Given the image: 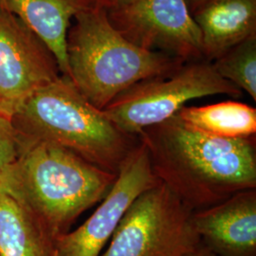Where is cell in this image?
Wrapping results in <instances>:
<instances>
[{
	"mask_svg": "<svg viewBox=\"0 0 256 256\" xmlns=\"http://www.w3.org/2000/svg\"><path fill=\"white\" fill-rule=\"evenodd\" d=\"M138 136L146 147L156 178L192 212L256 189V135L212 136L176 114Z\"/></svg>",
	"mask_w": 256,
	"mask_h": 256,
	"instance_id": "1",
	"label": "cell"
},
{
	"mask_svg": "<svg viewBox=\"0 0 256 256\" xmlns=\"http://www.w3.org/2000/svg\"><path fill=\"white\" fill-rule=\"evenodd\" d=\"M117 176L63 147L18 144L16 158L0 174V192L18 202L57 238L104 198Z\"/></svg>",
	"mask_w": 256,
	"mask_h": 256,
	"instance_id": "2",
	"label": "cell"
},
{
	"mask_svg": "<svg viewBox=\"0 0 256 256\" xmlns=\"http://www.w3.org/2000/svg\"><path fill=\"white\" fill-rule=\"evenodd\" d=\"M10 120L18 144L63 147L114 174L140 142L92 106L64 75L30 95Z\"/></svg>",
	"mask_w": 256,
	"mask_h": 256,
	"instance_id": "3",
	"label": "cell"
},
{
	"mask_svg": "<svg viewBox=\"0 0 256 256\" xmlns=\"http://www.w3.org/2000/svg\"><path fill=\"white\" fill-rule=\"evenodd\" d=\"M68 30V77L82 96L102 110L137 82L170 74L186 63L134 45L111 24L106 10L90 5Z\"/></svg>",
	"mask_w": 256,
	"mask_h": 256,
	"instance_id": "4",
	"label": "cell"
},
{
	"mask_svg": "<svg viewBox=\"0 0 256 256\" xmlns=\"http://www.w3.org/2000/svg\"><path fill=\"white\" fill-rule=\"evenodd\" d=\"M212 95L234 98L242 92L223 79L209 61H191L170 74L138 82L120 93L102 111L126 133L138 136L144 128L170 119L186 102Z\"/></svg>",
	"mask_w": 256,
	"mask_h": 256,
	"instance_id": "5",
	"label": "cell"
},
{
	"mask_svg": "<svg viewBox=\"0 0 256 256\" xmlns=\"http://www.w3.org/2000/svg\"><path fill=\"white\" fill-rule=\"evenodd\" d=\"M192 216L160 182L131 204L100 256H185L200 243Z\"/></svg>",
	"mask_w": 256,
	"mask_h": 256,
	"instance_id": "6",
	"label": "cell"
},
{
	"mask_svg": "<svg viewBox=\"0 0 256 256\" xmlns=\"http://www.w3.org/2000/svg\"><path fill=\"white\" fill-rule=\"evenodd\" d=\"M106 12L111 24L136 46L183 62L204 57L202 32L186 0H124Z\"/></svg>",
	"mask_w": 256,
	"mask_h": 256,
	"instance_id": "7",
	"label": "cell"
},
{
	"mask_svg": "<svg viewBox=\"0 0 256 256\" xmlns=\"http://www.w3.org/2000/svg\"><path fill=\"white\" fill-rule=\"evenodd\" d=\"M158 183L146 147L140 142L128 156L100 206L80 227L56 238L58 256H101L131 204L140 194Z\"/></svg>",
	"mask_w": 256,
	"mask_h": 256,
	"instance_id": "8",
	"label": "cell"
},
{
	"mask_svg": "<svg viewBox=\"0 0 256 256\" xmlns=\"http://www.w3.org/2000/svg\"><path fill=\"white\" fill-rule=\"evenodd\" d=\"M59 72L54 55L40 39L14 14L0 10V113L10 118Z\"/></svg>",
	"mask_w": 256,
	"mask_h": 256,
	"instance_id": "9",
	"label": "cell"
},
{
	"mask_svg": "<svg viewBox=\"0 0 256 256\" xmlns=\"http://www.w3.org/2000/svg\"><path fill=\"white\" fill-rule=\"evenodd\" d=\"M192 220L200 242L216 256H256V189L192 212Z\"/></svg>",
	"mask_w": 256,
	"mask_h": 256,
	"instance_id": "10",
	"label": "cell"
},
{
	"mask_svg": "<svg viewBox=\"0 0 256 256\" xmlns=\"http://www.w3.org/2000/svg\"><path fill=\"white\" fill-rule=\"evenodd\" d=\"M2 9L14 14L48 48L62 75L68 77V34L72 20L93 5L88 0H0Z\"/></svg>",
	"mask_w": 256,
	"mask_h": 256,
	"instance_id": "11",
	"label": "cell"
},
{
	"mask_svg": "<svg viewBox=\"0 0 256 256\" xmlns=\"http://www.w3.org/2000/svg\"><path fill=\"white\" fill-rule=\"evenodd\" d=\"M192 18L202 32L203 56L209 62L256 36V0H209Z\"/></svg>",
	"mask_w": 256,
	"mask_h": 256,
	"instance_id": "12",
	"label": "cell"
},
{
	"mask_svg": "<svg viewBox=\"0 0 256 256\" xmlns=\"http://www.w3.org/2000/svg\"><path fill=\"white\" fill-rule=\"evenodd\" d=\"M55 240L40 220L0 192V256H59Z\"/></svg>",
	"mask_w": 256,
	"mask_h": 256,
	"instance_id": "13",
	"label": "cell"
},
{
	"mask_svg": "<svg viewBox=\"0 0 256 256\" xmlns=\"http://www.w3.org/2000/svg\"><path fill=\"white\" fill-rule=\"evenodd\" d=\"M178 116L192 128L216 137L238 138L256 135V110L240 102L185 106Z\"/></svg>",
	"mask_w": 256,
	"mask_h": 256,
	"instance_id": "14",
	"label": "cell"
},
{
	"mask_svg": "<svg viewBox=\"0 0 256 256\" xmlns=\"http://www.w3.org/2000/svg\"><path fill=\"white\" fill-rule=\"evenodd\" d=\"M220 76L256 101V36L241 42L214 60Z\"/></svg>",
	"mask_w": 256,
	"mask_h": 256,
	"instance_id": "15",
	"label": "cell"
},
{
	"mask_svg": "<svg viewBox=\"0 0 256 256\" xmlns=\"http://www.w3.org/2000/svg\"><path fill=\"white\" fill-rule=\"evenodd\" d=\"M18 155V140L8 116L0 113V174Z\"/></svg>",
	"mask_w": 256,
	"mask_h": 256,
	"instance_id": "16",
	"label": "cell"
},
{
	"mask_svg": "<svg viewBox=\"0 0 256 256\" xmlns=\"http://www.w3.org/2000/svg\"><path fill=\"white\" fill-rule=\"evenodd\" d=\"M185 256H216L214 252H212L209 248L205 247L202 242L200 243V245L196 248L194 250H192V252H190L189 254H187Z\"/></svg>",
	"mask_w": 256,
	"mask_h": 256,
	"instance_id": "17",
	"label": "cell"
},
{
	"mask_svg": "<svg viewBox=\"0 0 256 256\" xmlns=\"http://www.w3.org/2000/svg\"><path fill=\"white\" fill-rule=\"evenodd\" d=\"M88 1L92 2L93 5H97V6L102 7L106 10H108L118 5L124 0H88Z\"/></svg>",
	"mask_w": 256,
	"mask_h": 256,
	"instance_id": "18",
	"label": "cell"
},
{
	"mask_svg": "<svg viewBox=\"0 0 256 256\" xmlns=\"http://www.w3.org/2000/svg\"><path fill=\"white\" fill-rule=\"evenodd\" d=\"M186 1H187L189 8H191L194 12L196 10L198 9L200 6L209 0H186Z\"/></svg>",
	"mask_w": 256,
	"mask_h": 256,
	"instance_id": "19",
	"label": "cell"
},
{
	"mask_svg": "<svg viewBox=\"0 0 256 256\" xmlns=\"http://www.w3.org/2000/svg\"><path fill=\"white\" fill-rule=\"evenodd\" d=\"M0 10H3L2 9V7H1V3H0Z\"/></svg>",
	"mask_w": 256,
	"mask_h": 256,
	"instance_id": "20",
	"label": "cell"
}]
</instances>
